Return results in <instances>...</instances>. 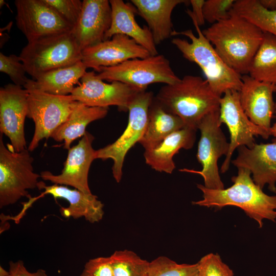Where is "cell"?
Here are the masks:
<instances>
[{
  "label": "cell",
  "instance_id": "6da1fadb",
  "mask_svg": "<svg viewBox=\"0 0 276 276\" xmlns=\"http://www.w3.org/2000/svg\"><path fill=\"white\" fill-rule=\"evenodd\" d=\"M223 61L239 74H248L264 32L231 10L230 16L202 31Z\"/></svg>",
  "mask_w": 276,
  "mask_h": 276
},
{
  "label": "cell",
  "instance_id": "7a4b0ae2",
  "mask_svg": "<svg viewBox=\"0 0 276 276\" xmlns=\"http://www.w3.org/2000/svg\"><path fill=\"white\" fill-rule=\"evenodd\" d=\"M237 175L232 178L233 185L227 189H211L201 184L197 188L202 192V199L192 204L207 208L221 209L234 205L241 209L246 215L255 220L260 228L263 220L275 222L276 195L265 194L251 177V172L245 168H238Z\"/></svg>",
  "mask_w": 276,
  "mask_h": 276
},
{
  "label": "cell",
  "instance_id": "3957f363",
  "mask_svg": "<svg viewBox=\"0 0 276 276\" xmlns=\"http://www.w3.org/2000/svg\"><path fill=\"white\" fill-rule=\"evenodd\" d=\"M155 97L169 112L179 117L185 127L197 130L205 116L219 110L221 97L206 80L186 75L176 83L162 86Z\"/></svg>",
  "mask_w": 276,
  "mask_h": 276
},
{
  "label": "cell",
  "instance_id": "277c9868",
  "mask_svg": "<svg viewBox=\"0 0 276 276\" xmlns=\"http://www.w3.org/2000/svg\"><path fill=\"white\" fill-rule=\"evenodd\" d=\"M191 18L197 33L191 30L178 32L173 30L172 36L181 35L190 39L175 38L172 43L187 60L196 63L202 70L212 90L222 97L227 90L239 91L242 84V76L228 66L221 59L214 47L203 34L194 17Z\"/></svg>",
  "mask_w": 276,
  "mask_h": 276
},
{
  "label": "cell",
  "instance_id": "5b68a950",
  "mask_svg": "<svg viewBox=\"0 0 276 276\" xmlns=\"http://www.w3.org/2000/svg\"><path fill=\"white\" fill-rule=\"evenodd\" d=\"M19 56L27 73L35 80L42 74L82 61V51L71 31L28 42Z\"/></svg>",
  "mask_w": 276,
  "mask_h": 276
},
{
  "label": "cell",
  "instance_id": "8992f818",
  "mask_svg": "<svg viewBox=\"0 0 276 276\" xmlns=\"http://www.w3.org/2000/svg\"><path fill=\"white\" fill-rule=\"evenodd\" d=\"M3 134L0 133L1 209L29 197L28 190L37 188L41 178L34 171V158L28 148L15 151L11 144L5 145Z\"/></svg>",
  "mask_w": 276,
  "mask_h": 276
},
{
  "label": "cell",
  "instance_id": "52a82bcc",
  "mask_svg": "<svg viewBox=\"0 0 276 276\" xmlns=\"http://www.w3.org/2000/svg\"><path fill=\"white\" fill-rule=\"evenodd\" d=\"M24 87L28 92L27 117L32 119L35 124L34 134L28 148L31 152L42 140L51 137L66 121L76 101L71 95L59 96L42 91L36 88L30 79Z\"/></svg>",
  "mask_w": 276,
  "mask_h": 276
},
{
  "label": "cell",
  "instance_id": "ba28073f",
  "mask_svg": "<svg viewBox=\"0 0 276 276\" xmlns=\"http://www.w3.org/2000/svg\"><path fill=\"white\" fill-rule=\"evenodd\" d=\"M97 76L103 80L121 82L142 90H146L148 85L154 83L173 84L180 80L172 70L169 60L161 54L102 67Z\"/></svg>",
  "mask_w": 276,
  "mask_h": 276
},
{
  "label": "cell",
  "instance_id": "9c48e42d",
  "mask_svg": "<svg viewBox=\"0 0 276 276\" xmlns=\"http://www.w3.org/2000/svg\"><path fill=\"white\" fill-rule=\"evenodd\" d=\"M219 110L205 116L198 126L201 135L198 144L196 157L202 165L201 170L184 168L180 171L197 174L204 181V186L211 189H223L224 186L219 173L218 160L226 155L229 143L221 128Z\"/></svg>",
  "mask_w": 276,
  "mask_h": 276
},
{
  "label": "cell",
  "instance_id": "30bf717a",
  "mask_svg": "<svg viewBox=\"0 0 276 276\" xmlns=\"http://www.w3.org/2000/svg\"><path fill=\"white\" fill-rule=\"evenodd\" d=\"M154 96L152 91L138 93L129 105L127 125L121 135L113 143L96 151V159L113 160L112 173L117 182L122 179L123 164L128 152L139 143L144 134L149 107Z\"/></svg>",
  "mask_w": 276,
  "mask_h": 276
},
{
  "label": "cell",
  "instance_id": "8fae6325",
  "mask_svg": "<svg viewBox=\"0 0 276 276\" xmlns=\"http://www.w3.org/2000/svg\"><path fill=\"white\" fill-rule=\"evenodd\" d=\"M219 112L220 123L226 125L230 133L228 151L220 169L223 173L228 170L236 148L242 146L251 148L256 144L254 136L267 139L270 134L268 131L249 119L241 107L237 90H227L221 97Z\"/></svg>",
  "mask_w": 276,
  "mask_h": 276
},
{
  "label": "cell",
  "instance_id": "7c38bea8",
  "mask_svg": "<svg viewBox=\"0 0 276 276\" xmlns=\"http://www.w3.org/2000/svg\"><path fill=\"white\" fill-rule=\"evenodd\" d=\"M18 29L28 42L70 32L73 27L43 0H16Z\"/></svg>",
  "mask_w": 276,
  "mask_h": 276
},
{
  "label": "cell",
  "instance_id": "4fadbf2b",
  "mask_svg": "<svg viewBox=\"0 0 276 276\" xmlns=\"http://www.w3.org/2000/svg\"><path fill=\"white\" fill-rule=\"evenodd\" d=\"M142 91L144 90L119 81L105 83L91 71L85 73L71 96L75 101L89 107L116 106L120 111H128L133 99Z\"/></svg>",
  "mask_w": 276,
  "mask_h": 276
},
{
  "label": "cell",
  "instance_id": "5bb4252c",
  "mask_svg": "<svg viewBox=\"0 0 276 276\" xmlns=\"http://www.w3.org/2000/svg\"><path fill=\"white\" fill-rule=\"evenodd\" d=\"M28 97L26 88L13 83L0 88V132L9 139L16 152L27 148L24 126L28 112Z\"/></svg>",
  "mask_w": 276,
  "mask_h": 276
},
{
  "label": "cell",
  "instance_id": "9a60e30c",
  "mask_svg": "<svg viewBox=\"0 0 276 276\" xmlns=\"http://www.w3.org/2000/svg\"><path fill=\"white\" fill-rule=\"evenodd\" d=\"M94 136L86 131L78 143L68 150L63 169L60 174L49 171L41 172V178L54 184L69 186L87 194L92 193L88 185V173L93 162L96 159L92 146Z\"/></svg>",
  "mask_w": 276,
  "mask_h": 276
},
{
  "label": "cell",
  "instance_id": "2e32d148",
  "mask_svg": "<svg viewBox=\"0 0 276 276\" xmlns=\"http://www.w3.org/2000/svg\"><path fill=\"white\" fill-rule=\"evenodd\" d=\"M149 56V52L133 39L116 34L109 39L82 51V62L87 68L99 72L103 67L114 66L130 59Z\"/></svg>",
  "mask_w": 276,
  "mask_h": 276
},
{
  "label": "cell",
  "instance_id": "e0dca14e",
  "mask_svg": "<svg viewBox=\"0 0 276 276\" xmlns=\"http://www.w3.org/2000/svg\"><path fill=\"white\" fill-rule=\"evenodd\" d=\"M37 188L43 191L38 197H29V201L23 205L22 210L24 212H26L36 200L49 194L54 198H62L67 201L68 205L60 209V213L64 217H72L74 219L83 217L91 223L99 222L103 217L104 204L96 195L92 193H85L76 189H70L63 185L54 184L47 186L41 181Z\"/></svg>",
  "mask_w": 276,
  "mask_h": 276
},
{
  "label": "cell",
  "instance_id": "ac0fdd59",
  "mask_svg": "<svg viewBox=\"0 0 276 276\" xmlns=\"http://www.w3.org/2000/svg\"><path fill=\"white\" fill-rule=\"evenodd\" d=\"M111 23L108 0H83L79 19L72 33L81 51L104 40Z\"/></svg>",
  "mask_w": 276,
  "mask_h": 276
},
{
  "label": "cell",
  "instance_id": "d6986e66",
  "mask_svg": "<svg viewBox=\"0 0 276 276\" xmlns=\"http://www.w3.org/2000/svg\"><path fill=\"white\" fill-rule=\"evenodd\" d=\"M242 81L238 92L243 110L252 123L269 132L275 110L273 94L276 92V85L256 80L247 74L242 76Z\"/></svg>",
  "mask_w": 276,
  "mask_h": 276
},
{
  "label": "cell",
  "instance_id": "ffe728a7",
  "mask_svg": "<svg viewBox=\"0 0 276 276\" xmlns=\"http://www.w3.org/2000/svg\"><path fill=\"white\" fill-rule=\"evenodd\" d=\"M232 163L237 168L248 170L255 183L263 189L268 185V189L276 193V137L270 143L256 144L251 148L242 146Z\"/></svg>",
  "mask_w": 276,
  "mask_h": 276
},
{
  "label": "cell",
  "instance_id": "44dd1931",
  "mask_svg": "<svg viewBox=\"0 0 276 276\" xmlns=\"http://www.w3.org/2000/svg\"><path fill=\"white\" fill-rule=\"evenodd\" d=\"M111 8V23L104 40L116 34L126 35L146 49L151 56L158 54L152 34L147 26L142 27L136 21L137 10L131 3L122 0H109Z\"/></svg>",
  "mask_w": 276,
  "mask_h": 276
},
{
  "label": "cell",
  "instance_id": "7402d4cb",
  "mask_svg": "<svg viewBox=\"0 0 276 276\" xmlns=\"http://www.w3.org/2000/svg\"><path fill=\"white\" fill-rule=\"evenodd\" d=\"M196 131L183 127L169 135L155 147L144 152L145 163L152 169L171 174L176 166L173 156L181 149H191L195 142Z\"/></svg>",
  "mask_w": 276,
  "mask_h": 276
},
{
  "label": "cell",
  "instance_id": "603a6c76",
  "mask_svg": "<svg viewBox=\"0 0 276 276\" xmlns=\"http://www.w3.org/2000/svg\"><path fill=\"white\" fill-rule=\"evenodd\" d=\"M184 0H131L137 14L147 22L155 44H160L172 36L173 31L171 15L178 5L188 3Z\"/></svg>",
  "mask_w": 276,
  "mask_h": 276
},
{
  "label": "cell",
  "instance_id": "cb8c5ba5",
  "mask_svg": "<svg viewBox=\"0 0 276 276\" xmlns=\"http://www.w3.org/2000/svg\"><path fill=\"white\" fill-rule=\"evenodd\" d=\"M108 111V107H89L76 101L66 121L53 132L51 137L57 142H64V148L68 150L75 140L84 135L89 123L105 118Z\"/></svg>",
  "mask_w": 276,
  "mask_h": 276
},
{
  "label": "cell",
  "instance_id": "d4e9b609",
  "mask_svg": "<svg viewBox=\"0 0 276 276\" xmlns=\"http://www.w3.org/2000/svg\"><path fill=\"white\" fill-rule=\"evenodd\" d=\"M183 127L182 120L166 109L154 96L148 109L146 129L139 143L145 150L153 148Z\"/></svg>",
  "mask_w": 276,
  "mask_h": 276
},
{
  "label": "cell",
  "instance_id": "484cf974",
  "mask_svg": "<svg viewBox=\"0 0 276 276\" xmlns=\"http://www.w3.org/2000/svg\"><path fill=\"white\" fill-rule=\"evenodd\" d=\"M87 67L82 61L72 65L57 68L41 74L33 80L37 89L55 95H71L76 84L79 85Z\"/></svg>",
  "mask_w": 276,
  "mask_h": 276
},
{
  "label": "cell",
  "instance_id": "4316f807",
  "mask_svg": "<svg viewBox=\"0 0 276 276\" xmlns=\"http://www.w3.org/2000/svg\"><path fill=\"white\" fill-rule=\"evenodd\" d=\"M248 74L256 80L276 85V36L264 32Z\"/></svg>",
  "mask_w": 276,
  "mask_h": 276
},
{
  "label": "cell",
  "instance_id": "83f0119b",
  "mask_svg": "<svg viewBox=\"0 0 276 276\" xmlns=\"http://www.w3.org/2000/svg\"><path fill=\"white\" fill-rule=\"evenodd\" d=\"M232 11L254 24L263 32L276 36V10L263 7L259 0H237Z\"/></svg>",
  "mask_w": 276,
  "mask_h": 276
},
{
  "label": "cell",
  "instance_id": "f1b7e54d",
  "mask_svg": "<svg viewBox=\"0 0 276 276\" xmlns=\"http://www.w3.org/2000/svg\"><path fill=\"white\" fill-rule=\"evenodd\" d=\"M110 257L114 276H147L149 262L134 251L116 250Z\"/></svg>",
  "mask_w": 276,
  "mask_h": 276
},
{
  "label": "cell",
  "instance_id": "f546056e",
  "mask_svg": "<svg viewBox=\"0 0 276 276\" xmlns=\"http://www.w3.org/2000/svg\"><path fill=\"white\" fill-rule=\"evenodd\" d=\"M147 276H199L197 263L178 264L166 256L149 262Z\"/></svg>",
  "mask_w": 276,
  "mask_h": 276
},
{
  "label": "cell",
  "instance_id": "4dcf8cb0",
  "mask_svg": "<svg viewBox=\"0 0 276 276\" xmlns=\"http://www.w3.org/2000/svg\"><path fill=\"white\" fill-rule=\"evenodd\" d=\"M0 71L7 74L13 84L18 86L24 87L29 80L19 56L15 54L7 56L0 53Z\"/></svg>",
  "mask_w": 276,
  "mask_h": 276
},
{
  "label": "cell",
  "instance_id": "1f68e13d",
  "mask_svg": "<svg viewBox=\"0 0 276 276\" xmlns=\"http://www.w3.org/2000/svg\"><path fill=\"white\" fill-rule=\"evenodd\" d=\"M197 264L199 276H234L233 271L217 254H207Z\"/></svg>",
  "mask_w": 276,
  "mask_h": 276
},
{
  "label": "cell",
  "instance_id": "d6a6232c",
  "mask_svg": "<svg viewBox=\"0 0 276 276\" xmlns=\"http://www.w3.org/2000/svg\"><path fill=\"white\" fill-rule=\"evenodd\" d=\"M74 27L81 12L82 1L80 0H43Z\"/></svg>",
  "mask_w": 276,
  "mask_h": 276
},
{
  "label": "cell",
  "instance_id": "836d02e7",
  "mask_svg": "<svg viewBox=\"0 0 276 276\" xmlns=\"http://www.w3.org/2000/svg\"><path fill=\"white\" fill-rule=\"evenodd\" d=\"M234 0H207L205 1L203 16L205 21L212 25L230 16Z\"/></svg>",
  "mask_w": 276,
  "mask_h": 276
},
{
  "label": "cell",
  "instance_id": "e575fe53",
  "mask_svg": "<svg viewBox=\"0 0 276 276\" xmlns=\"http://www.w3.org/2000/svg\"><path fill=\"white\" fill-rule=\"evenodd\" d=\"M80 276H114L110 257L89 259L84 265Z\"/></svg>",
  "mask_w": 276,
  "mask_h": 276
},
{
  "label": "cell",
  "instance_id": "d590c367",
  "mask_svg": "<svg viewBox=\"0 0 276 276\" xmlns=\"http://www.w3.org/2000/svg\"><path fill=\"white\" fill-rule=\"evenodd\" d=\"M7 276H48L45 270L42 269H37L35 272H30L21 260L10 261Z\"/></svg>",
  "mask_w": 276,
  "mask_h": 276
},
{
  "label": "cell",
  "instance_id": "8d00e7d4",
  "mask_svg": "<svg viewBox=\"0 0 276 276\" xmlns=\"http://www.w3.org/2000/svg\"><path fill=\"white\" fill-rule=\"evenodd\" d=\"M204 2V0L189 1V3L192 6V10L188 9L186 11L187 14H191L194 17L199 27L204 25L205 21L203 12Z\"/></svg>",
  "mask_w": 276,
  "mask_h": 276
},
{
  "label": "cell",
  "instance_id": "74e56055",
  "mask_svg": "<svg viewBox=\"0 0 276 276\" xmlns=\"http://www.w3.org/2000/svg\"><path fill=\"white\" fill-rule=\"evenodd\" d=\"M260 4L269 10H276V0H259Z\"/></svg>",
  "mask_w": 276,
  "mask_h": 276
},
{
  "label": "cell",
  "instance_id": "f35d334b",
  "mask_svg": "<svg viewBox=\"0 0 276 276\" xmlns=\"http://www.w3.org/2000/svg\"><path fill=\"white\" fill-rule=\"evenodd\" d=\"M270 136L272 135L274 137H276V122L271 127L269 130Z\"/></svg>",
  "mask_w": 276,
  "mask_h": 276
},
{
  "label": "cell",
  "instance_id": "ab89813d",
  "mask_svg": "<svg viewBox=\"0 0 276 276\" xmlns=\"http://www.w3.org/2000/svg\"><path fill=\"white\" fill-rule=\"evenodd\" d=\"M4 5H7V3L4 0L0 1V6L3 7Z\"/></svg>",
  "mask_w": 276,
  "mask_h": 276
},
{
  "label": "cell",
  "instance_id": "60d3db41",
  "mask_svg": "<svg viewBox=\"0 0 276 276\" xmlns=\"http://www.w3.org/2000/svg\"><path fill=\"white\" fill-rule=\"evenodd\" d=\"M275 118H276V102H275V110H274Z\"/></svg>",
  "mask_w": 276,
  "mask_h": 276
}]
</instances>
